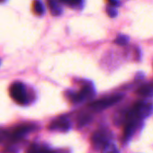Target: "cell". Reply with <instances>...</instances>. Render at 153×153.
I'll list each match as a JSON object with an SVG mask.
<instances>
[{
    "label": "cell",
    "instance_id": "1",
    "mask_svg": "<svg viewBox=\"0 0 153 153\" xmlns=\"http://www.w3.org/2000/svg\"><path fill=\"white\" fill-rule=\"evenodd\" d=\"M153 110L151 104H147L143 102L136 103L125 114V128H124V137L129 138L133 133L139 122L149 115Z\"/></svg>",
    "mask_w": 153,
    "mask_h": 153
},
{
    "label": "cell",
    "instance_id": "2",
    "mask_svg": "<svg viewBox=\"0 0 153 153\" xmlns=\"http://www.w3.org/2000/svg\"><path fill=\"white\" fill-rule=\"evenodd\" d=\"M122 97H123L122 96L116 95V96L102 98V99H99L97 101L91 103L89 105V107L95 111H102V110H105V109L115 105L116 103H118L122 99Z\"/></svg>",
    "mask_w": 153,
    "mask_h": 153
},
{
    "label": "cell",
    "instance_id": "3",
    "mask_svg": "<svg viewBox=\"0 0 153 153\" xmlns=\"http://www.w3.org/2000/svg\"><path fill=\"white\" fill-rule=\"evenodd\" d=\"M11 97L18 104H25L26 102V94L22 83L16 82L11 85L9 88Z\"/></svg>",
    "mask_w": 153,
    "mask_h": 153
},
{
    "label": "cell",
    "instance_id": "4",
    "mask_svg": "<svg viewBox=\"0 0 153 153\" xmlns=\"http://www.w3.org/2000/svg\"><path fill=\"white\" fill-rule=\"evenodd\" d=\"M108 134L104 131H98L95 132L91 138L92 143L95 148L97 149H102L105 144L108 143Z\"/></svg>",
    "mask_w": 153,
    "mask_h": 153
},
{
    "label": "cell",
    "instance_id": "5",
    "mask_svg": "<svg viewBox=\"0 0 153 153\" xmlns=\"http://www.w3.org/2000/svg\"><path fill=\"white\" fill-rule=\"evenodd\" d=\"M32 127L30 125H22L17 127L16 129H15V131L12 132L11 137L13 138V140H19L21 138H23V136H25L29 131H31Z\"/></svg>",
    "mask_w": 153,
    "mask_h": 153
},
{
    "label": "cell",
    "instance_id": "6",
    "mask_svg": "<svg viewBox=\"0 0 153 153\" xmlns=\"http://www.w3.org/2000/svg\"><path fill=\"white\" fill-rule=\"evenodd\" d=\"M137 93L143 97H152L153 96V83L145 84L139 88Z\"/></svg>",
    "mask_w": 153,
    "mask_h": 153
},
{
    "label": "cell",
    "instance_id": "7",
    "mask_svg": "<svg viewBox=\"0 0 153 153\" xmlns=\"http://www.w3.org/2000/svg\"><path fill=\"white\" fill-rule=\"evenodd\" d=\"M70 127V124L68 121L67 120H58L55 121L51 125V129H56V130H60V131H68Z\"/></svg>",
    "mask_w": 153,
    "mask_h": 153
},
{
    "label": "cell",
    "instance_id": "8",
    "mask_svg": "<svg viewBox=\"0 0 153 153\" xmlns=\"http://www.w3.org/2000/svg\"><path fill=\"white\" fill-rule=\"evenodd\" d=\"M47 5L52 15L58 16L61 13V8L58 0H47Z\"/></svg>",
    "mask_w": 153,
    "mask_h": 153
},
{
    "label": "cell",
    "instance_id": "9",
    "mask_svg": "<svg viewBox=\"0 0 153 153\" xmlns=\"http://www.w3.org/2000/svg\"><path fill=\"white\" fill-rule=\"evenodd\" d=\"M33 11L37 16H42L44 12V7L43 5L42 4V2L40 0H35L33 2Z\"/></svg>",
    "mask_w": 153,
    "mask_h": 153
},
{
    "label": "cell",
    "instance_id": "10",
    "mask_svg": "<svg viewBox=\"0 0 153 153\" xmlns=\"http://www.w3.org/2000/svg\"><path fill=\"white\" fill-rule=\"evenodd\" d=\"M102 153H119L117 148L112 144V143H107L102 148Z\"/></svg>",
    "mask_w": 153,
    "mask_h": 153
},
{
    "label": "cell",
    "instance_id": "11",
    "mask_svg": "<svg viewBox=\"0 0 153 153\" xmlns=\"http://www.w3.org/2000/svg\"><path fill=\"white\" fill-rule=\"evenodd\" d=\"M129 42V38H128V36H126V35H119L116 39H115V41H114V42L116 43V44H118V45H125L127 42Z\"/></svg>",
    "mask_w": 153,
    "mask_h": 153
},
{
    "label": "cell",
    "instance_id": "12",
    "mask_svg": "<svg viewBox=\"0 0 153 153\" xmlns=\"http://www.w3.org/2000/svg\"><path fill=\"white\" fill-rule=\"evenodd\" d=\"M107 14L111 16V17H115L117 15V11L115 10V8H114L113 7H108L107 8Z\"/></svg>",
    "mask_w": 153,
    "mask_h": 153
},
{
    "label": "cell",
    "instance_id": "13",
    "mask_svg": "<svg viewBox=\"0 0 153 153\" xmlns=\"http://www.w3.org/2000/svg\"><path fill=\"white\" fill-rule=\"evenodd\" d=\"M107 1H108L109 5H110L111 7H117V6L119 5L118 0H107Z\"/></svg>",
    "mask_w": 153,
    "mask_h": 153
},
{
    "label": "cell",
    "instance_id": "14",
    "mask_svg": "<svg viewBox=\"0 0 153 153\" xmlns=\"http://www.w3.org/2000/svg\"><path fill=\"white\" fill-rule=\"evenodd\" d=\"M81 3V0H68L67 4H70V5H79Z\"/></svg>",
    "mask_w": 153,
    "mask_h": 153
},
{
    "label": "cell",
    "instance_id": "15",
    "mask_svg": "<svg viewBox=\"0 0 153 153\" xmlns=\"http://www.w3.org/2000/svg\"><path fill=\"white\" fill-rule=\"evenodd\" d=\"M40 153H54V152L51 150H49V149H43V150L40 151Z\"/></svg>",
    "mask_w": 153,
    "mask_h": 153
},
{
    "label": "cell",
    "instance_id": "16",
    "mask_svg": "<svg viewBox=\"0 0 153 153\" xmlns=\"http://www.w3.org/2000/svg\"><path fill=\"white\" fill-rule=\"evenodd\" d=\"M30 153H40V151H35V150H33V151H32V152H30Z\"/></svg>",
    "mask_w": 153,
    "mask_h": 153
},
{
    "label": "cell",
    "instance_id": "17",
    "mask_svg": "<svg viewBox=\"0 0 153 153\" xmlns=\"http://www.w3.org/2000/svg\"><path fill=\"white\" fill-rule=\"evenodd\" d=\"M0 1H3V0H0Z\"/></svg>",
    "mask_w": 153,
    "mask_h": 153
}]
</instances>
